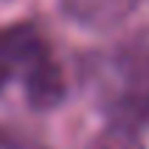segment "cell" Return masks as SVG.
I'll list each match as a JSON object with an SVG mask.
<instances>
[{
  "mask_svg": "<svg viewBox=\"0 0 149 149\" xmlns=\"http://www.w3.org/2000/svg\"><path fill=\"white\" fill-rule=\"evenodd\" d=\"M116 93H113V116L116 124L138 127L149 121V42L132 40L121 45L113 59Z\"/></svg>",
  "mask_w": 149,
  "mask_h": 149,
  "instance_id": "1",
  "label": "cell"
},
{
  "mask_svg": "<svg viewBox=\"0 0 149 149\" xmlns=\"http://www.w3.org/2000/svg\"><path fill=\"white\" fill-rule=\"evenodd\" d=\"M23 90H25V101L28 107L37 110V113H48V110H56L68 96V82L65 73L45 45H37V48L23 59Z\"/></svg>",
  "mask_w": 149,
  "mask_h": 149,
  "instance_id": "2",
  "label": "cell"
},
{
  "mask_svg": "<svg viewBox=\"0 0 149 149\" xmlns=\"http://www.w3.org/2000/svg\"><path fill=\"white\" fill-rule=\"evenodd\" d=\"M141 3L143 0H62V11L82 28H113Z\"/></svg>",
  "mask_w": 149,
  "mask_h": 149,
  "instance_id": "3",
  "label": "cell"
},
{
  "mask_svg": "<svg viewBox=\"0 0 149 149\" xmlns=\"http://www.w3.org/2000/svg\"><path fill=\"white\" fill-rule=\"evenodd\" d=\"M40 37L31 28H14L0 34V90L11 82V76L20 70L23 59L40 45Z\"/></svg>",
  "mask_w": 149,
  "mask_h": 149,
  "instance_id": "4",
  "label": "cell"
},
{
  "mask_svg": "<svg viewBox=\"0 0 149 149\" xmlns=\"http://www.w3.org/2000/svg\"><path fill=\"white\" fill-rule=\"evenodd\" d=\"M90 149H143L132 127L127 124H113L90 143Z\"/></svg>",
  "mask_w": 149,
  "mask_h": 149,
  "instance_id": "5",
  "label": "cell"
}]
</instances>
